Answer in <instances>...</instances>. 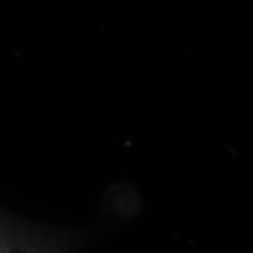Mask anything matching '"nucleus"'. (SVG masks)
<instances>
[{
	"label": "nucleus",
	"mask_w": 253,
	"mask_h": 253,
	"mask_svg": "<svg viewBox=\"0 0 253 253\" xmlns=\"http://www.w3.org/2000/svg\"><path fill=\"white\" fill-rule=\"evenodd\" d=\"M0 253H51V250L36 238L0 223Z\"/></svg>",
	"instance_id": "1"
}]
</instances>
